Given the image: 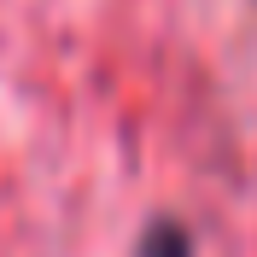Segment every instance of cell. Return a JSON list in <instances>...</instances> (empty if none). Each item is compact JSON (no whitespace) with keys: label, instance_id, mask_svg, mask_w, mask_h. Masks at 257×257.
Returning a JSON list of instances; mask_svg holds the SVG:
<instances>
[{"label":"cell","instance_id":"1","mask_svg":"<svg viewBox=\"0 0 257 257\" xmlns=\"http://www.w3.org/2000/svg\"><path fill=\"white\" fill-rule=\"evenodd\" d=\"M135 257H199V245H193L187 222H176V216H152L141 234V245H135Z\"/></svg>","mask_w":257,"mask_h":257}]
</instances>
